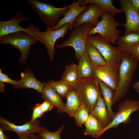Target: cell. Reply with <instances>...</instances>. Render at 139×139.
I'll list each match as a JSON object with an SVG mask.
<instances>
[{
	"mask_svg": "<svg viewBox=\"0 0 139 139\" xmlns=\"http://www.w3.org/2000/svg\"><path fill=\"white\" fill-rule=\"evenodd\" d=\"M121 60L119 67V83L114 91L112 105L127 94L130 87L138 61L129 53L121 50Z\"/></svg>",
	"mask_w": 139,
	"mask_h": 139,
	"instance_id": "1",
	"label": "cell"
},
{
	"mask_svg": "<svg viewBox=\"0 0 139 139\" xmlns=\"http://www.w3.org/2000/svg\"><path fill=\"white\" fill-rule=\"evenodd\" d=\"M70 24H65L60 29L55 30L47 28L45 31H41L33 24L29 25L26 32L33 36L46 47L50 62L53 61L55 52L54 46L56 41L63 38L68 30Z\"/></svg>",
	"mask_w": 139,
	"mask_h": 139,
	"instance_id": "2",
	"label": "cell"
},
{
	"mask_svg": "<svg viewBox=\"0 0 139 139\" xmlns=\"http://www.w3.org/2000/svg\"><path fill=\"white\" fill-rule=\"evenodd\" d=\"M32 9L39 16L47 28L52 29L58 23L64 13L69 9L70 5L61 8L54 7L49 3H43L38 0H28Z\"/></svg>",
	"mask_w": 139,
	"mask_h": 139,
	"instance_id": "3",
	"label": "cell"
},
{
	"mask_svg": "<svg viewBox=\"0 0 139 139\" xmlns=\"http://www.w3.org/2000/svg\"><path fill=\"white\" fill-rule=\"evenodd\" d=\"M101 19L98 20L96 26L90 30L88 36L99 34L101 38L110 43L115 44L121 32L117 27L121 24L116 21L114 16L106 12L100 16Z\"/></svg>",
	"mask_w": 139,
	"mask_h": 139,
	"instance_id": "4",
	"label": "cell"
},
{
	"mask_svg": "<svg viewBox=\"0 0 139 139\" xmlns=\"http://www.w3.org/2000/svg\"><path fill=\"white\" fill-rule=\"evenodd\" d=\"M91 23H84L73 28L68 38L60 44L56 46L57 48L70 46L74 49L75 56L79 61L86 52L87 38L89 31L93 27Z\"/></svg>",
	"mask_w": 139,
	"mask_h": 139,
	"instance_id": "5",
	"label": "cell"
},
{
	"mask_svg": "<svg viewBox=\"0 0 139 139\" xmlns=\"http://www.w3.org/2000/svg\"><path fill=\"white\" fill-rule=\"evenodd\" d=\"M38 41L33 36L24 31L8 34L0 38L1 45L10 44L20 51L21 55L18 62L23 64H26L31 46L36 44Z\"/></svg>",
	"mask_w": 139,
	"mask_h": 139,
	"instance_id": "6",
	"label": "cell"
},
{
	"mask_svg": "<svg viewBox=\"0 0 139 139\" xmlns=\"http://www.w3.org/2000/svg\"><path fill=\"white\" fill-rule=\"evenodd\" d=\"M87 43L94 46L104 58L106 65L118 70L121 60V50L103 39L100 35L88 36Z\"/></svg>",
	"mask_w": 139,
	"mask_h": 139,
	"instance_id": "7",
	"label": "cell"
},
{
	"mask_svg": "<svg viewBox=\"0 0 139 139\" xmlns=\"http://www.w3.org/2000/svg\"><path fill=\"white\" fill-rule=\"evenodd\" d=\"M97 79L79 80L72 89L78 93L81 105L89 109L90 113L93 110L97 102L99 93Z\"/></svg>",
	"mask_w": 139,
	"mask_h": 139,
	"instance_id": "8",
	"label": "cell"
},
{
	"mask_svg": "<svg viewBox=\"0 0 139 139\" xmlns=\"http://www.w3.org/2000/svg\"><path fill=\"white\" fill-rule=\"evenodd\" d=\"M137 111H139V100H124L119 104L118 111L113 119L100 133L98 138L110 128H116L121 123H128L131 120V114Z\"/></svg>",
	"mask_w": 139,
	"mask_h": 139,
	"instance_id": "9",
	"label": "cell"
},
{
	"mask_svg": "<svg viewBox=\"0 0 139 139\" xmlns=\"http://www.w3.org/2000/svg\"><path fill=\"white\" fill-rule=\"evenodd\" d=\"M40 120L37 119L33 122L30 120L21 125H17L4 117H0V127L4 131H10L16 133L18 135L38 133L40 131Z\"/></svg>",
	"mask_w": 139,
	"mask_h": 139,
	"instance_id": "10",
	"label": "cell"
},
{
	"mask_svg": "<svg viewBox=\"0 0 139 139\" xmlns=\"http://www.w3.org/2000/svg\"><path fill=\"white\" fill-rule=\"evenodd\" d=\"M119 2L126 17L125 22L121 24L125 28V34L139 32V13L134 8L131 0H120Z\"/></svg>",
	"mask_w": 139,
	"mask_h": 139,
	"instance_id": "11",
	"label": "cell"
},
{
	"mask_svg": "<svg viewBox=\"0 0 139 139\" xmlns=\"http://www.w3.org/2000/svg\"><path fill=\"white\" fill-rule=\"evenodd\" d=\"M93 68L94 79L101 80L114 91L116 90L119 83L118 70L107 65L102 66L93 65Z\"/></svg>",
	"mask_w": 139,
	"mask_h": 139,
	"instance_id": "12",
	"label": "cell"
},
{
	"mask_svg": "<svg viewBox=\"0 0 139 139\" xmlns=\"http://www.w3.org/2000/svg\"><path fill=\"white\" fill-rule=\"evenodd\" d=\"M87 8L80 14L74 22L73 28L88 23H91L93 27H95L98 19L103 14L107 12L97 4H89Z\"/></svg>",
	"mask_w": 139,
	"mask_h": 139,
	"instance_id": "13",
	"label": "cell"
},
{
	"mask_svg": "<svg viewBox=\"0 0 139 139\" xmlns=\"http://www.w3.org/2000/svg\"><path fill=\"white\" fill-rule=\"evenodd\" d=\"M82 0H74L73 3L70 5L68 10L64 14L63 18L60 19L57 23L52 29L53 30H58L66 23H68L70 26L68 30L71 32L73 29V25L75 20L78 16L87 8L88 6H80V4Z\"/></svg>",
	"mask_w": 139,
	"mask_h": 139,
	"instance_id": "14",
	"label": "cell"
},
{
	"mask_svg": "<svg viewBox=\"0 0 139 139\" xmlns=\"http://www.w3.org/2000/svg\"><path fill=\"white\" fill-rule=\"evenodd\" d=\"M19 10L14 17L8 21H0V38L4 35L19 31H27L24 28L20 25V23L29 19V17L21 15Z\"/></svg>",
	"mask_w": 139,
	"mask_h": 139,
	"instance_id": "15",
	"label": "cell"
},
{
	"mask_svg": "<svg viewBox=\"0 0 139 139\" xmlns=\"http://www.w3.org/2000/svg\"><path fill=\"white\" fill-rule=\"evenodd\" d=\"M21 79L18 81L17 88L21 89H33L41 94L45 84L38 80L34 76L32 71L25 70L21 73Z\"/></svg>",
	"mask_w": 139,
	"mask_h": 139,
	"instance_id": "16",
	"label": "cell"
},
{
	"mask_svg": "<svg viewBox=\"0 0 139 139\" xmlns=\"http://www.w3.org/2000/svg\"><path fill=\"white\" fill-rule=\"evenodd\" d=\"M77 65L79 80H85L94 79L93 65L87 52L82 55Z\"/></svg>",
	"mask_w": 139,
	"mask_h": 139,
	"instance_id": "17",
	"label": "cell"
},
{
	"mask_svg": "<svg viewBox=\"0 0 139 139\" xmlns=\"http://www.w3.org/2000/svg\"><path fill=\"white\" fill-rule=\"evenodd\" d=\"M45 86L41 94V97L44 100H47L54 104L57 107V111L60 114L65 112V104L61 97L47 82H44Z\"/></svg>",
	"mask_w": 139,
	"mask_h": 139,
	"instance_id": "18",
	"label": "cell"
},
{
	"mask_svg": "<svg viewBox=\"0 0 139 139\" xmlns=\"http://www.w3.org/2000/svg\"><path fill=\"white\" fill-rule=\"evenodd\" d=\"M90 113L97 119L104 128L111 122L105 100L101 97L100 93L97 103Z\"/></svg>",
	"mask_w": 139,
	"mask_h": 139,
	"instance_id": "19",
	"label": "cell"
},
{
	"mask_svg": "<svg viewBox=\"0 0 139 139\" xmlns=\"http://www.w3.org/2000/svg\"><path fill=\"white\" fill-rule=\"evenodd\" d=\"M116 42L121 50L129 52L134 46L139 44V32H133L125 34L119 37Z\"/></svg>",
	"mask_w": 139,
	"mask_h": 139,
	"instance_id": "20",
	"label": "cell"
},
{
	"mask_svg": "<svg viewBox=\"0 0 139 139\" xmlns=\"http://www.w3.org/2000/svg\"><path fill=\"white\" fill-rule=\"evenodd\" d=\"M66 97L65 112L70 116L73 117L81 105L79 95L77 92L72 89Z\"/></svg>",
	"mask_w": 139,
	"mask_h": 139,
	"instance_id": "21",
	"label": "cell"
},
{
	"mask_svg": "<svg viewBox=\"0 0 139 139\" xmlns=\"http://www.w3.org/2000/svg\"><path fill=\"white\" fill-rule=\"evenodd\" d=\"M97 80L106 106L109 118L111 122L113 119L116 114V112L113 111L112 107L114 93L113 90L101 81Z\"/></svg>",
	"mask_w": 139,
	"mask_h": 139,
	"instance_id": "22",
	"label": "cell"
},
{
	"mask_svg": "<svg viewBox=\"0 0 139 139\" xmlns=\"http://www.w3.org/2000/svg\"><path fill=\"white\" fill-rule=\"evenodd\" d=\"M84 124L85 127L84 135L91 136L95 138H98L99 134L104 128L97 119L91 113Z\"/></svg>",
	"mask_w": 139,
	"mask_h": 139,
	"instance_id": "23",
	"label": "cell"
},
{
	"mask_svg": "<svg viewBox=\"0 0 139 139\" xmlns=\"http://www.w3.org/2000/svg\"><path fill=\"white\" fill-rule=\"evenodd\" d=\"M61 80L71 86L75 85L79 81L77 65L74 63L65 66Z\"/></svg>",
	"mask_w": 139,
	"mask_h": 139,
	"instance_id": "24",
	"label": "cell"
},
{
	"mask_svg": "<svg viewBox=\"0 0 139 139\" xmlns=\"http://www.w3.org/2000/svg\"><path fill=\"white\" fill-rule=\"evenodd\" d=\"M112 0H82L80 6H82L88 4H94L99 6L102 9L110 13L114 16L116 13H122L121 9H119L115 7L112 4Z\"/></svg>",
	"mask_w": 139,
	"mask_h": 139,
	"instance_id": "25",
	"label": "cell"
},
{
	"mask_svg": "<svg viewBox=\"0 0 139 139\" xmlns=\"http://www.w3.org/2000/svg\"><path fill=\"white\" fill-rule=\"evenodd\" d=\"M86 49L87 54L93 65L99 66L106 65L102 56L94 46L88 43Z\"/></svg>",
	"mask_w": 139,
	"mask_h": 139,
	"instance_id": "26",
	"label": "cell"
},
{
	"mask_svg": "<svg viewBox=\"0 0 139 139\" xmlns=\"http://www.w3.org/2000/svg\"><path fill=\"white\" fill-rule=\"evenodd\" d=\"M47 83L62 97H66L72 90V86L62 80L58 81L51 80Z\"/></svg>",
	"mask_w": 139,
	"mask_h": 139,
	"instance_id": "27",
	"label": "cell"
},
{
	"mask_svg": "<svg viewBox=\"0 0 139 139\" xmlns=\"http://www.w3.org/2000/svg\"><path fill=\"white\" fill-rule=\"evenodd\" d=\"M64 125L59 127L56 131L52 132L50 131L46 127H41L40 131L38 134L39 139H62L60 137V134L63 130Z\"/></svg>",
	"mask_w": 139,
	"mask_h": 139,
	"instance_id": "28",
	"label": "cell"
},
{
	"mask_svg": "<svg viewBox=\"0 0 139 139\" xmlns=\"http://www.w3.org/2000/svg\"><path fill=\"white\" fill-rule=\"evenodd\" d=\"M90 112L88 109L84 106L81 105L73 117L76 126L82 127L89 117Z\"/></svg>",
	"mask_w": 139,
	"mask_h": 139,
	"instance_id": "29",
	"label": "cell"
},
{
	"mask_svg": "<svg viewBox=\"0 0 139 139\" xmlns=\"http://www.w3.org/2000/svg\"><path fill=\"white\" fill-rule=\"evenodd\" d=\"M4 83H8L13 86L15 88H17L18 85V81L13 80L10 78L6 74L2 72L1 69L0 70V92H4L5 91Z\"/></svg>",
	"mask_w": 139,
	"mask_h": 139,
	"instance_id": "30",
	"label": "cell"
},
{
	"mask_svg": "<svg viewBox=\"0 0 139 139\" xmlns=\"http://www.w3.org/2000/svg\"><path fill=\"white\" fill-rule=\"evenodd\" d=\"M32 113L30 120L33 122L41 117L44 113L42 111L40 106V103H37L34 106L31 107Z\"/></svg>",
	"mask_w": 139,
	"mask_h": 139,
	"instance_id": "31",
	"label": "cell"
},
{
	"mask_svg": "<svg viewBox=\"0 0 139 139\" xmlns=\"http://www.w3.org/2000/svg\"><path fill=\"white\" fill-rule=\"evenodd\" d=\"M41 109L44 112L52 110L56 106L50 101L47 100H44L41 103H40Z\"/></svg>",
	"mask_w": 139,
	"mask_h": 139,
	"instance_id": "32",
	"label": "cell"
},
{
	"mask_svg": "<svg viewBox=\"0 0 139 139\" xmlns=\"http://www.w3.org/2000/svg\"><path fill=\"white\" fill-rule=\"evenodd\" d=\"M139 61V44L134 46L129 52Z\"/></svg>",
	"mask_w": 139,
	"mask_h": 139,
	"instance_id": "33",
	"label": "cell"
},
{
	"mask_svg": "<svg viewBox=\"0 0 139 139\" xmlns=\"http://www.w3.org/2000/svg\"><path fill=\"white\" fill-rule=\"evenodd\" d=\"M131 1L134 8L139 13V0H131Z\"/></svg>",
	"mask_w": 139,
	"mask_h": 139,
	"instance_id": "34",
	"label": "cell"
},
{
	"mask_svg": "<svg viewBox=\"0 0 139 139\" xmlns=\"http://www.w3.org/2000/svg\"><path fill=\"white\" fill-rule=\"evenodd\" d=\"M4 132L2 128L0 127V139H7L8 138Z\"/></svg>",
	"mask_w": 139,
	"mask_h": 139,
	"instance_id": "35",
	"label": "cell"
},
{
	"mask_svg": "<svg viewBox=\"0 0 139 139\" xmlns=\"http://www.w3.org/2000/svg\"><path fill=\"white\" fill-rule=\"evenodd\" d=\"M18 139H31L28 135H19Z\"/></svg>",
	"mask_w": 139,
	"mask_h": 139,
	"instance_id": "36",
	"label": "cell"
},
{
	"mask_svg": "<svg viewBox=\"0 0 139 139\" xmlns=\"http://www.w3.org/2000/svg\"><path fill=\"white\" fill-rule=\"evenodd\" d=\"M133 86L135 90H139V81L134 83L133 85Z\"/></svg>",
	"mask_w": 139,
	"mask_h": 139,
	"instance_id": "37",
	"label": "cell"
},
{
	"mask_svg": "<svg viewBox=\"0 0 139 139\" xmlns=\"http://www.w3.org/2000/svg\"><path fill=\"white\" fill-rule=\"evenodd\" d=\"M28 135L31 139H39L38 136L36 135L34 133L29 134Z\"/></svg>",
	"mask_w": 139,
	"mask_h": 139,
	"instance_id": "38",
	"label": "cell"
},
{
	"mask_svg": "<svg viewBox=\"0 0 139 139\" xmlns=\"http://www.w3.org/2000/svg\"><path fill=\"white\" fill-rule=\"evenodd\" d=\"M138 93H139V90H135Z\"/></svg>",
	"mask_w": 139,
	"mask_h": 139,
	"instance_id": "39",
	"label": "cell"
},
{
	"mask_svg": "<svg viewBox=\"0 0 139 139\" xmlns=\"http://www.w3.org/2000/svg\"><path fill=\"white\" fill-rule=\"evenodd\" d=\"M7 139H9V138H8Z\"/></svg>",
	"mask_w": 139,
	"mask_h": 139,
	"instance_id": "40",
	"label": "cell"
},
{
	"mask_svg": "<svg viewBox=\"0 0 139 139\" xmlns=\"http://www.w3.org/2000/svg\"><path fill=\"white\" fill-rule=\"evenodd\" d=\"M138 139H139V138Z\"/></svg>",
	"mask_w": 139,
	"mask_h": 139,
	"instance_id": "41",
	"label": "cell"
}]
</instances>
